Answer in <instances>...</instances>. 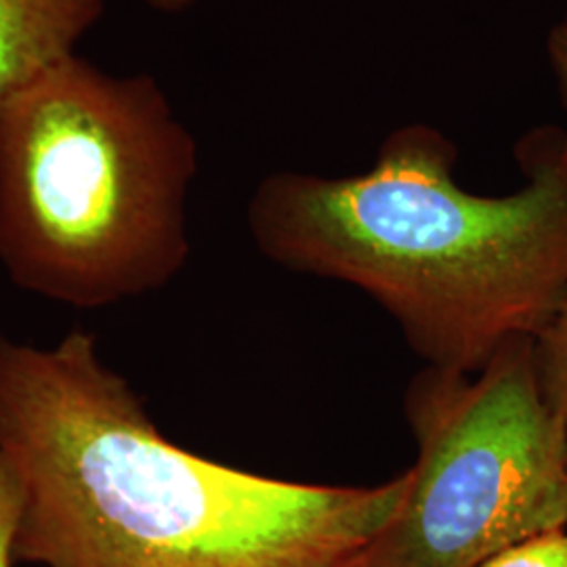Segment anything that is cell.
Masks as SVG:
<instances>
[{
	"label": "cell",
	"instance_id": "3",
	"mask_svg": "<svg viewBox=\"0 0 567 567\" xmlns=\"http://www.w3.org/2000/svg\"><path fill=\"white\" fill-rule=\"evenodd\" d=\"M198 145L161 82L79 53L0 102V267L82 311L161 290L192 243Z\"/></svg>",
	"mask_w": 567,
	"mask_h": 567
},
{
	"label": "cell",
	"instance_id": "5",
	"mask_svg": "<svg viewBox=\"0 0 567 567\" xmlns=\"http://www.w3.org/2000/svg\"><path fill=\"white\" fill-rule=\"evenodd\" d=\"M105 0H0V102L79 53Z\"/></svg>",
	"mask_w": 567,
	"mask_h": 567
},
{
	"label": "cell",
	"instance_id": "9",
	"mask_svg": "<svg viewBox=\"0 0 567 567\" xmlns=\"http://www.w3.org/2000/svg\"><path fill=\"white\" fill-rule=\"evenodd\" d=\"M547 55L561 102L567 110V13L548 32Z\"/></svg>",
	"mask_w": 567,
	"mask_h": 567
},
{
	"label": "cell",
	"instance_id": "4",
	"mask_svg": "<svg viewBox=\"0 0 567 567\" xmlns=\"http://www.w3.org/2000/svg\"><path fill=\"white\" fill-rule=\"evenodd\" d=\"M404 414L416 461L358 567H477L567 527V425L543 393L534 339L503 344L477 374L425 365Z\"/></svg>",
	"mask_w": 567,
	"mask_h": 567
},
{
	"label": "cell",
	"instance_id": "1",
	"mask_svg": "<svg viewBox=\"0 0 567 567\" xmlns=\"http://www.w3.org/2000/svg\"><path fill=\"white\" fill-rule=\"evenodd\" d=\"M0 454L39 567H358L402 505L381 486L286 482L173 444L91 332L0 337Z\"/></svg>",
	"mask_w": 567,
	"mask_h": 567
},
{
	"label": "cell",
	"instance_id": "8",
	"mask_svg": "<svg viewBox=\"0 0 567 567\" xmlns=\"http://www.w3.org/2000/svg\"><path fill=\"white\" fill-rule=\"evenodd\" d=\"M21 515V486L16 471L0 454V567L18 564V526Z\"/></svg>",
	"mask_w": 567,
	"mask_h": 567
},
{
	"label": "cell",
	"instance_id": "10",
	"mask_svg": "<svg viewBox=\"0 0 567 567\" xmlns=\"http://www.w3.org/2000/svg\"><path fill=\"white\" fill-rule=\"evenodd\" d=\"M143 2L161 13H182L198 0H143Z\"/></svg>",
	"mask_w": 567,
	"mask_h": 567
},
{
	"label": "cell",
	"instance_id": "7",
	"mask_svg": "<svg viewBox=\"0 0 567 567\" xmlns=\"http://www.w3.org/2000/svg\"><path fill=\"white\" fill-rule=\"evenodd\" d=\"M477 567H567V529L557 527L536 534Z\"/></svg>",
	"mask_w": 567,
	"mask_h": 567
},
{
	"label": "cell",
	"instance_id": "6",
	"mask_svg": "<svg viewBox=\"0 0 567 567\" xmlns=\"http://www.w3.org/2000/svg\"><path fill=\"white\" fill-rule=\"evenodd\" d=\"M534 358L543 393L567 425V297L547 328L534 339Z\"/></svg>",
	"mask_w": 567,
	"mask_h": 567
},
{
	"label": "cell",
	"instance_id": "2",
	"mask_svg": "<svg viewBox=\"0 0 567 567\" xmlns=\"http://www.w3.org/2000/svg\"><path fill=\"white\" fill-rule=\"evenodd\" d=\"M456 158L440 128L408 124L364 173L265 177L248 231L271 264L364 290L425 365L477 374L566 301L567 131L519 140L524 183L507 196L466 192Z\"/></svg>",
	"mask_w": 567,
	"mask_h": 567
}]
</instances>
